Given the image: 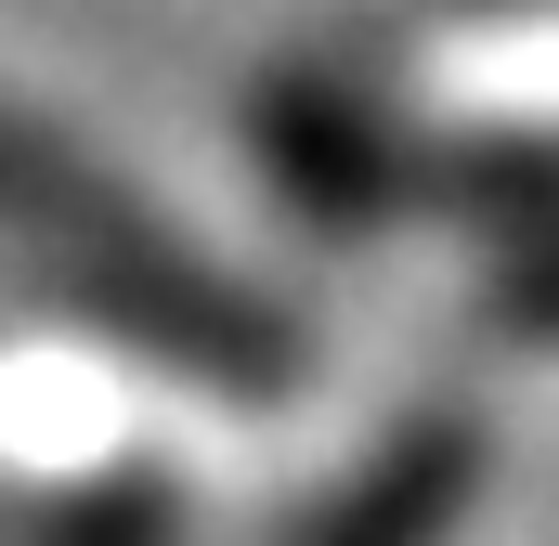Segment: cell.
I'll return each mask as SVG.
<instances>
[{
    "label": "cell",
    "mask_w": 559,
    "mask_h": 546,
    "mask_svg": "<svg viewBox=\"0 0 559 546\" xmlns=\"http://www.w3.org/2000/svg\"><path fill=\"white\" fill-rule=\"evenodd\" d=\"M0 248L39 273L52 299H79L92 325H118L131 352L209 378V391H299V365H312L286 312H261L235 273H209L195 248H169L105 169L52 156L13 118H0Z\"/></svg>",
    "instance_id": "obj_1"
},
{
    "label": "cell",
    "mask_w": 559,
    "mask_h": 546,
    "mask_svg": "<svg viewBox=\"0 0 559 546\" xmlns=\"http://www.w3.org/2000/svg\"><path fill=\"white\" fill-rule=\"evenodd\" d=\"M481 468H495V442H481V416L429 404L404 416L325 508H312V534L299 546H455V521H468V495H481Z\"/></svg>",
    "instance_id": "obj_2"
}]
</instances>
